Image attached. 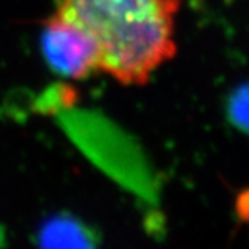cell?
<instances>
[{"instance_id": "3957f363", "label": "cell", "mask_w": 249, "mask_h": 249, "mask_svg": "<svg viewBox=\"0 0 249 249\" xmlns=\"http://www.w3.org/2000/svg\"><path fill=\"white\" fill-rule=\"evenodd\" d=\"M5 242H3V233L2 231H0V245H3Z\"/></svg>"}, {"instance_id": "6da1fadb", "label": "cell", "mask_w": 249, "mask_h": 249, "mask_svg": "<svg viewBox=\"0 0 249 249\" xmlns=\"http://www.w3.org/2000/svg\"><path fill=\"white\" fill-rule=\"evenodd\" d=\"M183 0H57L56 14L95 42L99 72L126 87L146 86L177 53Z\"/></svg>"}, {"instance_id": "7a4b0ae2", "label": "cell", "mask_w": 249, "mask_h": 249, "mask_svg": "<svg viewBox=\"0 0 249 249\" xmlns=\"http://www.w3.org/2000/svg\"><path fill=\"white\" fill-rule=\"evenodd\" d=\"M39 44L48 68L63 78L80 81L99 72L95 42L56 14L44 20Z\"/></svg>"}]
</instances>
